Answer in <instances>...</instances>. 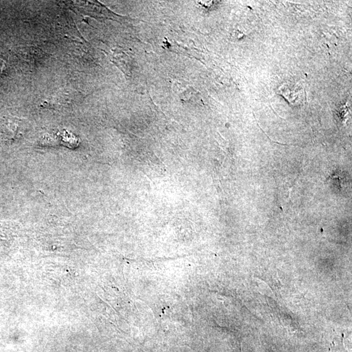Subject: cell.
Returning a JSON list of instances; mask_svg holds the SVG:
<instances>
[{"label":"cell","instance_id":"1","mask_svg":"<svg viewBox=\"0 0 352 352\" xmlns=\"http://www.w3.org/2000/svg\"><path fill=\"white\" fill-rule=\"evenodd\" d=\"M280 89L283 95L285 96L290 102L297 103L298 101H303V89L298 84H287L283 85Z\"/></svg>","mask_w":352,"mask_h":352},{"label":"cell","instance_id":"2","mask_svg":"<svg viewBox=\"0 0 352 352\" xmlns=\"http://www.w3.org/2000/svg\"><path fill=\"white\" fill-rule=\"evenodd\" d=\"M113 60L125 74L130 75L131 62H130L129 57L127 54L122 53V52L117 51V53L113 55Z\"/></svg>","mask_w":352,"mask_h":352},{"label":"cell","instance_id":"3","mask_svg":"<svg viewBox=\"0 0 352 352\" xmlns=\"http://www.w3.org/2000/svg\"><path fill=\"white\" fill-rule=\"evenodd\" d=\"M19 125L18 124V121L16 122L15 119L11 120H8L4 125V133L5 135L9 139H13L15 138L16 133L18 129Z\"/></svg>","mask_w":352,"mask_h":352}]
</instances>
